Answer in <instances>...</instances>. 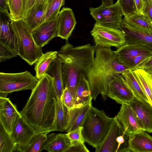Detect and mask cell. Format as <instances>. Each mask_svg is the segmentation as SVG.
I'll return each mask as SVG.
<instances>
[{"instance_id":"obj_25","label":"cell","mask_w":152,"mask_h":152,"mask_svg":"<svg viewBox=\"0 0 152 152\" xmlns=\"http://www.w3.org/2000/svg\"><path fill=\"white\" fill-rule=\"evenodd\" d=\"M48 2L47 0L36 7L33 6L28 12L24 20L32 30L45 21Z\"/></svg>"},{"instance_id":"obj_46","label":"cell","mask_w":152,"mask_h":152,"mask_svg":"<svg viewBox=\"0 0 152 152\" xmlns=\"http://www.w3.org/2000/svg\"><path fill=\"white\" fill-rule=\"evenodd\" d=\"M47 0H35L34 4L33 6L36 7Z\"/></svg>"},{"instance_id":"obj_47","label":"cell","mask_w":152,"mask_h":152,"mask_svg":"<svg viewBox=\"0 0 152 152\" xmlns=\"http://www.w3.org/2000/svg\"><path fill=\"white\" fill-rule=\"evenodd\" d=\"M6 1H7V3H8H8H9V0H6Z\"/></svg>"},{"instance_id":"obj_20","label":"cell","mask_w":152,"mask_h":152,"mask_svg":"<svg viewBox=\"0 0 152 152\" xmlns=\"http://www.w3.org/2000/svg\"><path fill=\"white\" fill-rule=\"evenodd\" d=\"M119 29L125 34L126 41L141 43L152 49V34L136 29L123 19Z\"/></svg>"},{"instance_id":"obj_41","label":"cell","mask_w":152,"mask_h":152,"mask_svg":"<svg viewBox=\"0 0 152 152\" xmlns=\"http://www.w3.org/2000/svg\"><path fill=\"white\" fill-rule=\"evenodd\" d=\"M35 1V0H23V20L26 19L28 12L34 6Z\"/></svg>"},{"instance_id":"obj_27","label":"cell","mask_w":152,"mask_h":152,"mask_svg":"<svg viewBox=\"0 0 152 152\" xmlns=\"http://www.w3.org/2000/svg\"><path fill=\"white\" fill-rule=\"evenodd\" d=\"M132 71L149 103L152 106V74L138 68Z\"/></svg>"},{"instance_id":"obj_28","label":"cell","mask_w":152,"mask_h":152,"mask_svg":"<svg viewBox=\"0 0 152 152\" xmlns=\"http://www.w3.org/2000/svg\"><path fill=\"white\" fill-rule=\"evenodd\" d=\"M57 51H49L43 53L35 63V77L39 79L46 74L51 63L57 57Z\"/></svg>"},{"instance_id":"obj_17","label":"cell","mask_w":152,"mask_h":152,"mask_svg":"<svg viewBox=\"0 0 152 152\" xmlns=\"http://www.w3.org/2000/svg\"><path fill=\"white\" fill-rule=\"evenodd\" d=\"M142 131L129 137L124 152H152V137Z\"/></svg>"},{"instance_id":"obj_36","label":"cell","mask_w":152,"mask_h":152,"mask_svg":"<svg viewBox=\"0 0 152 152\" xmlns=\"http://www.w3.org/2000/svg\"><path fill=\"white\" fill-rule=\"evenodd\" d=\"M18 54L0 42V61H4L17 56Z\"/></svg>"},{"instance_id":"obj_14","label":"cell","mask_w":152,"mask_h":152,"mask_svg":"<svg viewBox=\"0 0 152 152\" xmlns=\"http://www.w3.org/2000/svg\"><path fill=\"white\" fill-rule=\"evenodd\" d=\"M143 129L152 132V106L148 102L140 100L134 96L129 103Z\"/></svg>"},{"instance_id":"obj_40","label":"cell","mask_w":152,"mask_h":152,"mask_svg":"<svg viewBox=\"0 0 152 152\" xmlns=\"http://www.w3.org/2000/svg\"><path fill=\"white\" fill-rule=\"evenodd\" d=\"M143 13L147 16L152 23V2L151 0L144 1Z\"/></svg>"},{"instance_id":"obj_15","label":"cell","mask_w":152,"mask_h":152,"mask_svg":"<svg viewBox=\"0 0 152 152\" xmlns=\"http://www.w3.org/2000/svg\"><path fill=\"white\" fill-rule=\"evenodd\" d=\"M21 116L9 98L0 97V122L10 134L17 119Z\"/></svg>"},{"instance_id":"obj_38","label":"cell","mask_w":152,"mask_h":152,"mask_svg":"<svg viewBox=\"0 0 152 152\" xmlns=\"http://www.w3.org/2000/svg\"><path fill=\"white\" fill-rule=\"evenodd\" d=\"M82 126H79L76 129L67 132L66 134L72 141L73 142H84V140L82 134Z\"/></svg>"},{"instance_id":"obj_6","label":"cell","mask_w":152,"mask_h":152,"mask_svg":"<svg viewBox=\"0 0 152 152\" xmlns=\"http://www.w3.org/2000/svg\"><path fill=\"white\" fill-rule=\"evenodd\" d=\"M39 81L28 71L18 73H0V93L33 89Z\"/></svg>"},{"instance_id":"obj_16","label":"cell","mask_w":152,"mask_h":152,"mask_svg":"<svg viewBox=\"0 0 152 152\" xmlns=\"http://www.w3.org/2000/svg\"><path fill=\"white\" fill-rule=\"evenodd\" d=\"M57 20L58 37L68 40L77 23L72 10L63 7L58 13Z\"/></svg>"},{"instance_id":"obj_31","label":"cell","mask_w":152,"mask_h":152,"mask_svg":"<svg viewBox=\"0 0 152 152\" xmlns=\"http://www.w3.org/2000/svg\"><path fill=\"white\" fill-rule=\"evenodd\" d=\"M68 111L61 99L56 97V131H65L68 121Z\"/></svg>"},{"instance_id":"obj_10","label":"cell","mask_w":152,"mask_h":152,"mask_svg":"<svg viewBox=\"0 0 152 152\" xmlns=\"http://www.w3.org/2000/svg\"><path fill=\"white\" fill-rule=\"evenodd\" d=\"M36 133L34 128L25 120L22 116L19 117L10 134L17 145L14 151L20 152L22 149L26 147Z\"/></svg>"},{"instance_id":"obj_35","label":"cell","mask_w":152,"mask_h":152,"mask_svg":"<svg viewBox=\"0 0 152 152\" xmlns=\"http://www.w3.org/2000/svg\"><path fill=\"white\" fill-rule=\"evenodd\" d=\"M124 18H128L137 13L134 0H118L117 1Z\"/></svg>"},{"instance_id":"obj_23","label":"cell","mask_w":152,"mask_h":152,"mask_svg":"<svg viewBox=\"0 0 152 152\" xmlns=\"http://www.w3.org/2000/svg\"><path fill=\"white\" fill-rule=\"evenodd\" d=\"M92 99L88 82L84 75L81 74L74 98V108L91 102Z\"/></svg>"},{"instance_id":"obj_34","label":"cell","mask_w":152,"mask_h":152,"mask_svg":"<svg viewBox=\"0 0 152 152\" xmlns=\"http://www.w3.org/2000/svg\"><path fill=\"white\" fill-rule=\"evenodd\" d=\"M10 18L14 20L23 19V0H9Z\"/></svg>"},{"instance_id":"obj_45","label":"cell","mask_w":152,"mask_h":152,"mask_svg":"<svg viewBox=\"0 0 152 152\" xmlns=\"http://www.w3.org/2000/svg\"><path fill=\"white\" fill-rule=\"evenodd\" d=\"M102 4L105 5L111 6L113 4V0H102Z\"/></svg>"},{"instance_id":"obj_1","label":"cell","mask_w":152,"mask_h":152,"mask_svg":"<svg viewBox=\"0 0 152 152\" xmlns=\"http://www.w3.org/2000/svg\"><path fill=\"white\" fill-rule=\"evenodd\" d=\"M26 104L20 112L36 133L56 131V96L53 78L47 74L39 79Z\"/></svg>"},{"instance_id":"obj_32","label":"cell","mask_w":152,"mask_h":152,"mask_svg":"<svg viewBox=\"0 0 152 152\" xmlns=\"http://www.w3.org/2000/svg\"><path fill=\"white\" fill-rule=\"evenodd\" d=\"M17 145L0 122V152H14Z\"/></svg>"},{"instance_id":"obj_11","label":"cell","mask_w":152,"mask_h":152,"mask_svg":"<svg viewBox=\"0 0 152 152\" xmlns=\"http://www.w3.org/2000/svg\"><path fill=\"white\" fill-rule=\"evenodd\" d=\"M117 117L125 134L128 137L134 134L144 131L129 103L121 104Z\"/></svg>"},{"instance_id":"obj_7","label":"cell","mask_w":152,"mask_h":152,"mask_svg":"<svg viewBox=\"0 0 152 152\" xmlns=\"http://www.w3.org/2000/svg\"><path fill=\"white\" fill-rule=\"evenodd\" d=\"M95 47L119 48L126 42V35L120 29L104 26L95 23L91 32Z\"/></svg>"},{"instance_id":"obj_48","label":"cell","mask_w":152,"mask_h":152,"mask_svg":"<svg viewBox=\"0 0 152 152\" xmlns=\"http://www.w3.org/2000/svg\"><path fill=\"white\" fill-rule=\"evenodd\" d=\"M144 1H148V0H143Z\"/></svg>"},{"instance_id":"obj_44","label":"cell","mask_w":152,"mask_h":152,"mask_svg":"<svg viewBox=\"0 0 152 152\" xmlns=\"http://www.w3.org/2000/svg\"><path fill=\"white\" fill-rule=\"evenodd\" d=\"M138 13L144 15L143 8L144 3L143 0H134Z\"/></svg>"},{"instance_id":"obj_24","label":"cell","mask_w":152,"mask_h":152,"mask_svg":"<svg viewBox=\"0 0 152 152\" xmlns=\"http://www.w3.org/2000/svg\"><path fill=\"white\" fill-rule=\"evenodd\" d=\"M46 74L53 78V86L57 97L61 99L64 90L61 61L57 56L51 64Z\"/></svg>"},{"instance_id":"obj_8","label":"cell","mask_w":152,"mask_h":152,"mask_svg":"<svg viewBox=\"0 0 152 152\" xmlns=\"http://www.w3.org/2000/svg\"><path fill=\"white\" fill-rule=\"evenodd\" d=\"M89 10L96 23L104 26L119 29L123 15L117 1L111 6L102 4L97 7H91Z\"/></svg>"},{"instance_id":"obj_19","label":"cell","mask_w":152,"mask_h":152,"mask_svg":"<svg viewBox=\"0 0 152 152\" xmlns=\"http://www.w3.org/2000/svg\"><path fill=\"white\" fill-rule=\"evenodd\" d=\"M0 13V42L18 54L17 38L11 27L9 20L7 19L9 17Z\"/></svg>"},{"instance_id":"obj_26","label":"cell","mask_w":152,"mask_h":152,"mask_svg":"<svg viewBox=\"0 0 152 152\" xmlns=\"http://www.w3.org/2000/svg\"><path fill=\"white\" fill-rule=\"evenodd\" d=\"M121 75L135 97L142 101L149 102L146 95L136 79L132 70L127 69Z\"/></svg>"},{"instance_id":"obj_5","label":"cell","mask_w":152,"mask_h":152,"mask_svg":"<svg viewBox=\"0 0 152 152\" xmlns=\"http://www.w3.org/2000/svg\"><path fill=\"white\" fill-rule=\"evenodd\" d=\"M10 19L11 27L17 38L18 55L32 65L43 54L42 48L37 45L32 36V30L23 19Z\"/></svg>"},{"instance_id":"obj_30","label":"cell","mask_w":152,"mask_h":152,"mask_svg":"<svg viewBox=\"0 0 152 152\" xmlns=\"http://www.w3.org/2000/svg\"><path fill=\"white\" fill-rule=\"evenodd\" d=\"M47 132L36 133L28 145L22 149V152H40L44 150L48 140Z\"/></svg>"},{"instance_id":"obj_22","label":"cell","mask_w":152,"mask_h":152,"mask_svg":"<svg viewBox=\"0 0 152 152\" xmlns=\"http://www.w3.org/2000/svg\"><path fill=\"white\" fill-rule=\"evenodd\" d=\"M72 142L66 134L52 133L48 136L44 150L49 152H66Z\"/></svg>"},{"instance_id":"obj_49","label":"cell","mask_w":152,"mask_h":152,"mask_svg":"<svg viewBox=\"0 0 152 152\" xmlns=\"http://www.w3.org/2000/svg\"><path fill=\"white\" fill-rule=\"evenodd\" d=\"M151 1H152V0H151Z\"/></svg>"},{"instance_id":"obj_21","label":"cell","mask_w":152,"mask_h":152,"mask_svg":"<svg viewBox=\"0 0 152 152\" xmlns=\"http://www.w3.org/2000/svg\"><path fill=\"white\" fill-rule=\"evenodd\" d=\"M92 105V102H90L80 107H75L69 110L65 131L68 132L82 126Z\"/></svg>"},{"instance_id":"obj_2","label":"cell","mask_w":152,"mask_h":152,"mask_svg":"<svg viewBox=\"0 0 152 152\" xmlns=\"http://www.w3.org/2000/svg\"><path fill=\"white\" fill-rule=\"evenodd\" d=\"M95 49L90 44L74 47L67 40L58 52L64 89L68 88L74 98L80 75L83 74L86 77L93 63Z\"/></svg>"},{"instance_id":"obj_43","label":"cell","mask_w":152,"mask_h":152,"mask_svg":"<svg viewBox=\"0 0 152 152\" xmlns=\"http://www.w3.org/2000/svg\"><path fill=\"white\" fill-rule=\"evenodd\" d=\"M10 8L6 0H0V12L10 17Z\"/></svg>"},{"instance_id":"obj_37","label":"cell","mask_w":152,"mask_h":152,"mask_svg":"<svg viewBox=\"0 0 152 152\" xmlns=\"http://www.w3.org/2000/svg\"><path fill=\"white\" fill-rule=\"evenodd\" d=\"M61 100L69 110L74 108V98L68 88H64Z\"/></svg>"},{"instance_id":"obj_12","label":"cell","mask_w":152,"mask_h":152,"mask_svg":"<svg viewBox=\"0 0 152 152\" xmlns=\"http://www.w3.org/2000/svg\"><path fill=\"white\" fill-rule=\"evenodd\" d=\"M107 96L121 104L129 103L134 97L121 74L116 75L109 83Z\"/></svg>"},{"instance_id":"obj_18","label":"cell","mask_w":152,"mask_h":152,"mask_svg":"<svg viewBox=\"0 0 152 152\" xmlns=\"http://www.w3.org/2000/svg\"><path fill=\"white\" fill-rule=\"evenodd\" d=\"M103 141L97 148L96 152H117L118 144L116 139L122 135L124 129L118 120L117 115Z\"/></svg>"},{"instance_id":"obj_13","label":"cell","mask_w":152,"mask_h":152,"mask_svg":"<svg viewBox=\"0 0 152 152\" xmlns=\"http://www.w3.org/2000/svg\"><path fill=\"white\" fill-rule=\"evenodd\" d=\"M57 18L45 21L32 30L33 38L38 46L42 48L58 37Z\"/></svg>"},{"instance_id":"obj_4","label":"cell","mask_w":152,"mask_h":152,"mask_svg":"<svg viewBox=\"0 0 152 152\" xmlns=\"http://www.w3.org/2000/svg\"><path fill=\"white\" fill-rule=\"evenodd\" d=\"M115 118L109 117L104 110L92 105L82 125L85 141L97 148L103 141Z\"/></svg>"},{"instance_id":"obj_39","label":"cell","mask_w":152,"mask_h":152,"mask_svg":"<svg viewBox=\"0 0 152 152\" xmlns=\"http://www.w3.org/2000/svg\"><path fill=\"white\" fill-rule=\"evenodd\" d=\"M84 142H73L66 152H89Z\"/></svg>"},{"instance_id":"obj_29","label":"cell","mask_w":152,"mask_h":152,"mask_svg":"<svg viewBox=\"0 0 152 152\" xmlns=\"http://www.w3.org/2000/svg\"><path fill=\"white\" fill-rule=\"evenodd\" d=\"M128 24L142 31L152 34V23L146 15L136 13L123 19Z\"/></svg>"},{"instance_id":"obj_42","label":"cell","mask_w":152,"mask_h":152,"mask_svg":"<svg viewBox=\"0 0 152 152\" xmlns=\"http://www.w3.org/2000/svg\"><path fill=\"white\" fill-rule=\"evenodd\" d=\"M137 68L142 69L152 74V56L147 61L139 65Z\"/></svg>"},{"instance_id":"obj_33","label":"cell","mask_w":152,"mask_h":152,"mask_svg":"<svg viewBox=\"0 0 152 152\" xmlns=\"http://www.w3.org/2000/svg\"><path fill=\"white\" fill-rule=\"evenodd\" d=\"M65 0H48L45 21L57 18L60 10L64 5Z\"/></svg>"},{"instance_id":"obj_3","label":"cell","mask_w":152,"mask_h":152,"mask_svg":"<svg viewBox=\"0 0 152 152\" xmlns=\"http://www.w3.org/2000/svg\"><path fill=\"white\" fill-rule=\"evenodd\" d=\"M127 69L119 62L111 48L96 47L93 63L86 75L93 99L95 100L100 94L106 100L110 82Z\"/></svg>"},{"instance_id":"obj_9","label":"cell","mask_w":152,"mask_h":152,"mask_svg":"<svg viewBox=\"0 0 152 152\" xmlns=\"http://www.w3.org/2000/svg\"><path fill=\"white\" fill-rule=\"evenodd\" d=\"M114 52L119 62L132 70L134 59L141 55H152V49L141 43L126 41Z\"/></svg>"}]
</instances>
